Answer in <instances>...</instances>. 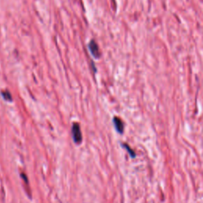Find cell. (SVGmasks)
Listing matches in <instances>:
<instances>
[{
	"label": "cell",
	"instance_id": "2",
	"mask_svg": "<svg viewBox=\"0 0 203 203\" xmlns=\"http://www.w3.org/2000/svg\"><path fill=\"white\" fill-rule=\"evenodd\" d=\"M88 48L91 55L93 56L95 58L98 59L101 57V53H100L99 51V47H98V44L96 43V41H95V40L91 41L88 45Z\"/></svg>",
	"mask_w": 203,
	"mask_h": 203
},
{
	"label": "cell",
	"instance_id": "3",
	"mask_svg": "<svg viewBox=\"0 0 203 203\" xmlns=\"http://www.w3.org/2000/svg\"><path fill=\"white\" fill-rule=\"evenodd\" d=\"M113 124H114V127L116 129L117 131L119 133H123L124 132V123L120 118L118 117H115L113 118Z\"/></svg>",
	"mask_w": 203,
	"mask_h": 203
},
{
	"label": "cell",
	"instance_id": "1",
	"mask_svg": "<svg viewBox=\"0 0 203 203\" xmlns=\"http://www.w3.org/2000/svg\"><path fill=\"white\" fill-rule=\"evenodd\" d=\"M72 136H73V140L75 143L80 144L82 142V133L81 129H80V125L78 123H74L72 127Z\"/></svg>",
	"mask_w": 203,
	"mask_h": 203
},
{
	"label": "cell",
	"instance_id": "5",
	"mask_svg": "<svg viewBox=\"0 0 203 203\" xmlns=\"http://www.w3.org/2000/svg\"><path fill=\"white\" fill-rule=\"evenodd\" d=\"M123 147H124V148H125V149L127 150V151L129 152V154L130 155V156L133 157V158H134V157L136 156V154H135L134 151H133V150H132L131 148H130V147L128 145H125V144H124Z\"/></svg>",
	"mask_w": 203,
	"mask_h": 203
},
{
	"label": "cell",
	"instance_id": "4",
	"mask_svg": "<svg viewBox=\"0 0 203 203\" xmlns=\"http://www.w3.org/2000/svg\"><path fill=\"white\" fill-rule=\"evenodd\" d=\"M2 95H3V97L4 99L6 100V101H8V102H11L12 101L11 95H10V92L7 91H3L2 92Z\"/></svg>",
	"mask_w": 203,
	"mask_h": 203
}]
</instances>
